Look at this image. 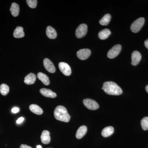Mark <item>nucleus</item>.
Segmentation results:
<instances>
[{"label":"nucleus","mask_w":148,"mask_h":148,"mask_svg":"<svg viewBox=\"0 0 148 148\" xmlns=\"http://www.w3.org/2000/svg\"><path fill=\"white\" fill-rule=\"evenodd\" d=\"M40 91L42 95L48 98H55L57 96L56 93L50 89L43 88L41 89Z\"/></svg>","instance_id":"11"},{"label":"nucleus","mask_w":148,"mask_h":148,"mask_svg":"<svg viewBox=\"0 0 148 148\" xmlns=\"http://www.w3.org/2000/svg\"><path fill=\"white\" fill-rule=\"evenodd\" d=\"M46 34L49 38L54 39L57 37V33L55 29L51 26H48L46 29Z\"/></svg>","instance_id":"16"},{"label":"nucleus","mask_w":148,"mask_h":148,"mask_svg":"<svg viewBox=\"0 0 148 148\" xmlns=\"http://www.w3.org/2000/svg\"><path fill=\"white\" fill-rule=\"evenodd\" d=\"M87 30V26L86 24H80L76 30V36L78 38H82L86 35Z\"/></svg>","instance_id":"6"},{"label":"nucleus","mask_w":148,"mask_h":148,"mask_svg":"<svg viewBox=\"0 0 148 148\" xmlns=\"http://www.w3.org/2000/svg\"><path fill=\"white\" fill-rule=\"evenodd\" d=\"M111 19V16L109 14H105L99 21V23L103 26H107L110 23Z\"/></svg>","instance_id":"22"},{"label":"nucleus","mask_w":148,"mask_h":148,"mask_svg":"<svg viewBox=\"0 0 148 148\" xmlns=\"http://www.w3.org/2000/svg\"><path fill=\"white\" fill-rule=\"evenodd\" d=\"M121 48V46L120 45H116L114 46L108 52L107 54L108 57L110 58H115L120 53Z\"/></svg>","instance_id":"5"},{"label":"nucleus","mask_w":148,"mask_h":148,"mask_svg":"<svg viewBox=\"0 0 148 148\" xmlns=\"http://www.w3.org/2000/svg\"><path fill=\"white\" fill-rule=\"evenodd\" d=\"M141 126L144 130H148V117H145L142 119L141 121Z\"/></svg>","instance_id":"24"},{"label":"nucleus","mask_w":148,"mask_h":148,"mask_svg":"<svg viewBox=\"0 0 148 148\" xmlns=\"http://www.w3.org/2000/svg\"><path fill=\"white\" fill-rule=\"evenodd\" d=\"M27 3L29 7L35 8L36 7L38 1L37 0H27Z\"/></svg>","instance_id":"25"},{"label":"nucleus","mask_w":148,"mask_h":148,"mask_svg":"<svg viewBox=\"0 0 148 148\" xmlns=\"http://www.w3.org/2000/svg\"><path fill=\"white\" fill-rule=\"evenodd\" d=\"M37 77L38 79L40 80L45 85H48L50 84L49 77L45 74L40 72L37 74Z\"/></svg>","instance_id":"15"},{"label":"nucleus","mask_w":148,"mask_h":148,"mask_svg":"<svg viewBox=\"0 0 148 148\" xmlns=\"http://www.w3.org/2000/svg\"><path fill=\"white\" fill-rule=\"evenodd\" d=\"M19 111V108H16V107L14 108H12V112L14 114L17 113H18Z\"/></svg>","instance_id":"26"},{"label":"nucleus","mask_w":148,"mask_h":148,"mask_svg":"<svg viewBox=\"0 0 148 148\" xmlns=\"http://www.w3.org/2000/svg\"><path fill=\"white\" fill-rule=\"evenodd\" d=\"M42 143L44 144H49L50 142V132L47 130H45L42 131L41 135Z\"/></svg>","instance_id":"12"},{"label":"nucleus","mask_w":148,"mask_h":148,"mask_svg":"<svg viewBox=\"0 0 148 148\" xmlns=\"http://www.w3.org/2000/svg\"><path fill=\"white\" fill-rule=\"evenodd\" d=\"M44 66L47 71L50 73H54L56 71L55 66L53 63L47 58H46L44 60Z\"/></svg>","instance_id":"9"},{"label":"nucleus","mask_w":148,"mask_h":148,"mask_svg":"<svg viewBox=\"0 0 148 148\" xmlns=\"http://www.w3.org/2000/svg\"><path fill=\"white\" fill-rule=\"evenodd\" d=\"M102 89L107 94L110 95H119L122 93V90L116 83L108 81L104 83Z\"/></svg>","instance_id":"1"},{"label":"nucleus","mask_w":148,"mask_h":148,"mask_svg":"<svg viewBox=\"0 0 148 148\" xmlns=\"http://www.w3.org/2000/svg\"><path fill=\"white\" fill-rule=\"evenodd\" d=\"M145 19L143 17H140L136 19L130 26L131 31L133 33H138L143 27L145 24Z\"/></svg>","instance_id":"3"},{"label":"nucleus","mask_w":148,"mask_h":148,"mask_svg":"<svg viewBox=\"0 0 148 148\" xmlns=\"http://www.w3.org/2000/svg\"><path fill=\"white\" fill-rule=\"evenodd\" d=\"M10 11L12 16L15 17L17 16L19 13V5L16 3H12L10 8Z\"/></svg>","instance_id":"19"},{"label":"nucleus","mask_w":148,"mask_h":148,"mask_svg":"<svg viewBox=\"0 0 148 148\" xmlns=\"http://www.w3.org/2000/svg\"><path fill=\"white\" fill-rule=\"evenodd\" d=\"M87 128L85 125L80 126L77 130L76 133V137L77 139H80L82 138L87 132Z\"/></svg>","instance_id":"14"},{"label":"nucleus","mask_w":148,"mask_h":148,"mask_svg":"<svg viewBox=\"0 0 148 148\" xmlns=\"http://www.w3.org/2000/svg\"><path fill=\"white\" fill-rule=\"evenodd\" d=\"M84 105L87 108L91 110H97L99 106L97 102L92 99L87 98L83 100Z\"/></svg>","instance_id":"4"},{"label":"nucleus","mask_w":148,"mask_h":148,"mask_svg":"<svg viewBox=\"0 0 148 148\" xmlns=\"http://www.w3.org/2000/svg\"><path fill=\"white\" fill-rule=\"evenodd\" d=\"M142 58V55L140 52L138 51H135L132 53L131 59L132 62L131 64L133 66H137L140 63Z\"/></svg>","instance_id":"10"},{"label":"nucleus","mask_w":148,"mask_h":148,"mask_svg":"<svg viewBox=\"0 0 148 148\" xmlns=\"http://www.w3.org/2000/svg\"><path fill=\"white\" fill-rule=\"evenodd\" d=\"M91 54V51L88 49H80L77 52V55L78 58L82 60L87 59Z\"/></svg>","instance_id":"8"},{"label":"nucleus","mask_w":148,"mask_h":148,"mask_svg":"<svg viewBox=\"0 0 148 148\" xmlns=\"http://www.w3.org/2000/svg\"><path fill=\"white\" fill-rule=\"evenodd\" d=\"M29 109L32 112L37 115H41L43 113V110L40 107L37 105L32 104L29 106Z\"/></svg>","instance_id":"21"},{"label":"nucleus","mask_w":148,"mask_h":148,"mask_svg":"<svg viewBox=\"0 0 148 148\" xmlns=\"http://www.w3.org/2000/svg\"><path fill=\"white\" fill-rule=\"evenodd\" d=\"M37 148H42L41 146L40 145H37Z\"/></svg>","instance_id":"31"},{"label":"nucleus","mask_w":148,"mask_h":148,"mask_svg":"<svg viewBox=\"0 0 148 148\" xmlns=\"http://www.w3.org/2000/svg\"><path fill=\"white\" fill-rule=\"evenodd\" d=\"M111 31L109 29H104L98 33V37L101 40H105L108 38L111 34Z\"/></svg>","instance_id":"18"},{"label":"nucleus","mask_w":148,"mask_h":148,"mask_svg":"<svg viewBox=\"0 0 148 148\" xmlns=\"http://www.w3.org/2000/svg\"><path fill=\"white\" fill-rule=\"evenodd\" d=\"M114 132V127L112 126H108L104 128L102 130L101 134L103 137L107 138L113 134Z\"/></svg>","instance_id":"17"},{"label":"nucleus","mask_w":148,"mask_h":148,"mask_svg":"<svg viewBox=\"0 0 148 148\" xmlns=\"http://www.w3.org/2000/svg\"><path fill=\"white\" fill-rule=\"evenodd\" d=\"M9 92V87L7 85L3 84L0 86V92L3 95H6Z\"/></svg>","instance_id":"23"},{"label":"nucleus","mask_w":148,"mask_h":148,"mask_svg":"<svg viewBox=\"0 0 148 148\" xmlns=\"http://www.w3.org/2000/svg\"><path fill=\"white\" fill-rule=\"evenodd\" d=\"M58 67L60 71L65 75L70 76L71 74V69L70 66L65 62H60L58 64Z\"/></svg>","instance_id":"7"},{"label":"nucleus","mask_w":148,"mask_h":148,"mask_svg":"<svg viewBox=\"0 0 148 148\" xmlns=\"http://www.w3.org/2000/svg\"><path fill=\"white\" fill-rule=\"evenodd\" d=\"M145 45L146 47L148 49V39H147L145 41Z\"/></svg>","instance_id":"29"},{"label":"nucleus","mask_w":148,"mask_h":148,"mask_svg":"<svg viewBox=\"0 0 148 148\" xmlns=\"http://www.w3.org/2000/svg\"><path fill=\"white\" fill-rule=\"evenodd\" d=\"M36 79V75L33 73L28 74L24 78V82L27 85L34 84Z\"/></svg>","instance_id":"13"},{"label":"nucleus","mask_w":148,"mask_h":148,"mask_svg":"<svg viewBox=\"0 0 148 148\" xmlns=\"http://www.w3.org/2000/svg\"><path fill=\"white\" fill-rule=\"evenodd\" d=\"M53 114L56 119L58 121L65 122H69L70 121L71 116L64 106H59L56 107Z\"/></svg>","instance_id":"2"},{"label":"nucleus","mask_w":148,"mask_h":148,"mask_svg":"<svg viewBox=\"0 0 148 148\" xmlns=\"http://www.w3.org/2000/svg\"><path fill=\"white\" fill-rule=\"evenodd\" d=\"M20 148H32L30 146L27 145H22L20 146Z\"/></svg>","instance_id":"28"},{"label":"nucleus","mask_w":148,"mask_h":148,"mask_svg":"<svg viewBox=\"0 0 148 148\" xmlns=\"http://www.w3.org/2000/svg\"><path fill=\"white\" fill-rule=\"evenodd\" d=\"M24 118L21 117L19 118H18V119L16 121V123H17V124H20V123H22V122L24 121Z\"/></svg>","instance_id":"27"},{"label":"nucleus","mask_w":148,"mask_h":148,"mask_svg":"<svg viewBox=\"0 0 148 148\" xmlns=\"http://www.w3.org/2000/svg\"><path fill=\"white\" fill-rule=\"evenodd\" d=\"M145 89L146 91H147V92L148 93V85L146 86Z\"/></svg>","instance_id":"30"},{"label":"nucleus","mask_w":148,"mask_h":148,"mask_svg":"<svg viewBox=\"0 0 148 148\" xmlns=\"http://www.w3.org/2000/svg\"><path fill=\"white\" fill-rule=\"evenodd\" d=\"M24 33L23 31V28L22 27H16L13 33V36L16 38H22L24 36Z\"/></svg>","instance_id":"20"}]
</instances>
